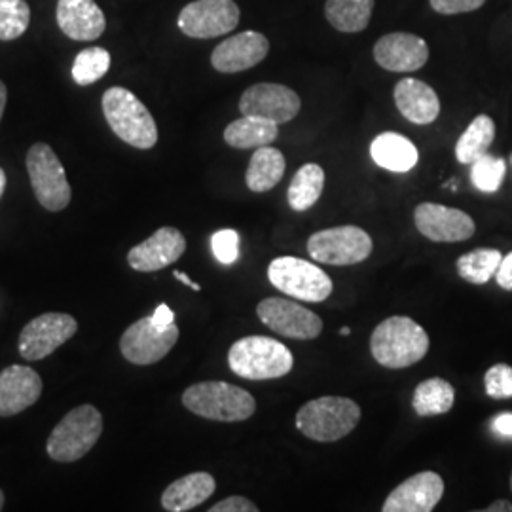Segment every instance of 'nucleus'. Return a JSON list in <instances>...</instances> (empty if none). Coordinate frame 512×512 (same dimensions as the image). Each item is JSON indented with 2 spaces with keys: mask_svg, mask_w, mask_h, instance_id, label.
<instances>
[{
  "mask_svg": "<svg viewBox=\"0 0 512 512\" xmlns=\"http://www.w3.org/2000/svg\"><path fill=\"white\" fill-rule=\"evenodd\" d=\"M429 336L420 325L403 315L382 321L370 336V351L378 365L391 370L420 363L429 351Z\"/></svg>",
  "mask_w": 512,
  "mask_h": 512,
  "instance_id": "nucleus-1",
  "label": "nucleus"
},
{
  "mask_svg": "<svg viewBox=\"0 0 512 512\" xmlns=\"http://www.w3.org/2000/svg\"><path fill=\"white\" fill-rule=\"evenodd\" d=\"M230 370L245 380L262 382L287 376L294 366L291 349L268 336H245L228 351Z\"/></svg>",
  "mask_w": 512,
  "mask_h": 512,
  "instance_id": "nucleus-2",
  "label": "nucleus"
},
{
  "mask_svg": "<svg viewBox=\"0 0 512 512\" xmlns=\"http://www.w3.org/2000/svg\"><path fill=\"white\" fill-rule=\"evenodd\" d=\"M105 118L116 137L139 150H150L158 143V126L150 110L135 93L126 88H109L101 99Z\"/></svg>",
  "mask_w": 512,
  "mask_h": 512,
  "instance_id": "nucleus-3",
  "label": "nucleus"
},
{
  "mask_svg": "<svg viewBox=\"0 0 512 512\" xmlns=\"http://www.w3.org/2000/svg\"><path fill=\"white\" fill-rule=\"evenodd\" d=\"M361 420V408L348 397H319L296 414V429L315 442H336L348 437Z\"/></svg>",
  "mask_w": 512,
  "mask_h": 512,
  "instance_id": "nucleus-4",
  "label": "nucleus"
},
{
  "mask_svg": "<svg viewBox=\"0 0 512 512\" xmlns=\"http://www.w3.org/2000/svg\"><path fill=\"white\" fill-rule=\"evenodd\" d=\"M183 404L200 418L226 423L249 420L256 410L255 397L249 391L226 382L190 385L183 393Z\"/></svg>",
  "mask_w": 512,
  "mask_h": 512,
  "instance_id": "nucleus-5",
  "label": "nucleus"
},
{
  "mask_svg": "<svg viewBox=\"0 0 512 512\" xmlns=\"http://www.w3.org/2000/svg\"><path fill=\"white\" fill-rule=\"evenodd\" d=\"M103 433V416L92 404H82L59 421L48 439V456L59 463H74L90 454Z\"/></svg>",
  "mask_w": 512,
  "mask_h": 512,
  "instance_id": "nucleus-6",
  "label": "nucleus"
},
{
  "mask_svg": "<svg viewBox=\"0 0 512 512\" xmlns=\"http://www.w3.org/2000/svg\"><path fill=\"white\" fill-rule=\"evenodd\" d=\"M268 279L277 291L311 304L325 302L334 289L327 272L296 256L274 258L268 266Z\"/></svg>",
  "mask_w": 512,
  "mask_h": 512,
  "instance_id": "nucleus-7",
  "label": "nucleus"
},
{
  "mask_svg": "<svg viewBox=\"0 0 512 512\" xmlns=\"http://www.w3.org/2000/svg\"><path fill=\"white\" fill-rule=\"evenodd\" d=\"M25 162L38 203L52 213L63 211L71 203L73 192L54 148L37 143L29 148Z\"/></svg>",
  "mask_w": 512,
  "mask_h": 512,
  "instance_id": "nucleus-8",
  "label": "nucleus"
},
{
  "mask_svg": "<svg viewBox=\"0 0 512 512\" xmlns=\"http://www.w3.org/2000/svg\"><path fill=\"white\" fill-rule=\"evenodd\" d=\"M372 238L359 226H336L315 232L308 239V253L315 262L330 266H351L372 253Z\"/></svg>",
  "mask_w": 512,
  "mask_h": 512,
  "instance_id": "nucleus-9",
  "label": "nucleus"
},
{
  "mask_svg": "<svg viewBox=\"0 0 512 512\" xmlns=\"http://www.w3.org/2000/svg\"><path fill=\"white\" fill-rule=\"evenodd\" d=\"M78 323L69 313H42L29 321L19 334V355L25 361H40L69 342Z\"/></svg>",
  "mask_w": 512,
  "mask_h": 512,
  "instance_id": "nucleus-10",
  "label": "nucleus"
},
{
  "mask_svg": "<svg viewBox=\"0 0 512 512\" xmlns=\"http://www.w3.org/2000/svg\"><path fill=\"white\" fill-rule=\"evenodd\" d=\"M179 340V327H158L150 317L133 323L120 338V351L129 363L139 366L154 365L175 348Z\"/></svg>",
  "mask_w": 512,
  "mask_h": 512,
  "instance_id": "nucleus-11",
  "label": "nucleus"
},
{
  "mask_svg": "<svg viewBox=\"0 0 512 512\" xmlns=\"http://www.w3.org/2000/svg\"><path fill=\"white\" fill-rule=\"evenodd\" d=\"M256 315L275 334L294 340H313L321 334L323 321L313 311L287 298H266L256 306Z\"/></svg>",
  "mask_w": 512,
  "mask_h": 512,
  "instance_id": "nucleus-12",
  "label": "nucleus"
},
{
  "mask_svg": "<svg viewBox=\"0 0 512 512\" xmlns=\"http://www.w3.org/2000/svg\"><path fill=\"white\" fill-rule=\"evenodd\" d=\"M239 8L234 0H194L179 16V29L190 38L222 37L239 23Z\"/></svg>",
  "mask_w": 512,
  "mask_h": 512,
  "instance_id": "nucleus-13",
  "label": "nucleus"
},
{
  "mask_svg": "<svg viewBox=\"0 0 512 512\" xmlns=\"http://www.w3.org/2000/svg\"><path fill=\"white\" fill-rule=\"evenodd\" d=\"M302 101L298 93L274 82H260L247 88L239 99V110L243 116H258L264 120L287 124L298 116Z\"/></svg>",
  "mask_w": 512,
  "mask_h": 512,
  "instance_id": "nucleus-14",
  "label": "nucleus"
},
{
  "mask_svg": "<svg viewBox=\"0 0 512 512\" xmlns=\"http://www.w3.org/2000/svg\"><path fill=\"white\" fill-rule=\"evenodd\" d=\"M414 222L423 238L437 243L467 241L476 232L473 217L440 203H420L414 211Z\"/></svg>",
  "mask_w": 512,
  "mask_h": 512,
  "instance_id": "nucleus-15",
  "label": "nucleus"
},
{
  "mask_svg": "<svg viewBox=\"0 0 512 512\" xmlns=\"http://www.w3.org/2000/svg\"><path fill=\"white\" fill-rule=\"evenodd\" d=\"M186 251V239L177 228L164 226L128 253V264L135 272H158L177 262Z\"/></svg>",
  "mask_w": 512,
  "mask_h": 512,
  "instance_id": "nucleus-16",
  "label": "nucleus"
},
{
  "mask_svg": "<svg viewBox=\"0 0 512 512\" xmlns=\"http://www.w3.org/2000/svg\"><path fill=\"white\" fill-rule=\"evenodd\" d=\"M268 52H270L268 38L256 31H243L239 35L220 42L211 54V65L219 73H241L262 63Z\"/></svg>",
  "mask_w": 512,
  "mask_h": 512,
  "instance_id": "nucleus-17",
  "label": "nucleus"
},
{
  "mask_svg": "<svg viewBox=\"0 0 512 512\" xmlns=\"http://www.w3.org/2000/svg\"><path fill=\"white\" fill-rule=\"evenodd\" d=\"M444 495L439 473L423 471L399 484L385 499L384 512H431Z\"/></svg>",
  "mask_w": 512,
  "mask_h": 512,
  "instance_id": "nucleus-18",
  "label": "nucleus"
},
{
  "mask_svg": "<svg viewBox=\"0 0 512 512\" xmlns=\"http://www.w3.org/2000/svg\"><path fill=\"white\" fill-rule=\"evenodd\" d=\"M376 63L391 73H414L429 61V46L412 33H389L374 46Z\"/></svg>",
  "mask_w": 512,
  "mask_h": 512,
  "instance_id": "nucleus-19",
  "label": "nucleus"
},
{
  "mask_svg": "<svg viewBox=\"0 0 512 512\" xmlns=\"http://www.w3.org/2000/svg\"><path fill=\"white\" fill-rule=\"evenodd\" d=\"M42 395V378L29 366L12 365L0 372V418L21 414Z\"/></svg>",
  "mask_w": 512,
  "mask_h": 512,
  "instance_id": "nucleus-20",
  "label": "nucleus"
},
{
  "mask_svg": "<svg viewBox=\"0 0 512 512\" xmlns=\"http://www.w3.org/2000/svg\"><path fill=\"white\" fill-rule=\"evenodd\" d=\"M59 29L78 42L97 40L107 29V19L95 0H57Z\"/></svg>",
  "mask_w": 512,
  "mask_h": 512,
  "instance_id": "nucleus-21",
  "label": "nucleus"
},
{
  "mask_svg": "<svg viewBox=\"0 0 512 512\" xmlns=\"http://www.w3.org/2000/svg\"><path fill=\"white\" fill-rule=\"evenodd\" d=\"M395 105L404 118L412 124H433L440 114V99L437 92L418 78H403L395 86Z\"/></svg>",
  "mask_w": 512,
  "mask_h": 512,
  "instance_id": "nucleus-22",
  "label": "nucleus"
},
{
  "mask_svg": "<svg viewBox=\"0 0 512 512\" xmlns=\"http://www.w3.org/2000/svg\"><path fill=\"white\" fill-rule=\"evenodd\" d=\"M217 490V482L209 473H190L173 484L162 494V507L169 512H186L200 507Z\"/></svg>",
  "mask_w": 512,
  "mask_h": 512,
  "instance_id": "nucleus-23",
  "label": "nucleus"
},
{
  "mask_svg": "<svg viewBox=\"0 0 512 512\" xmlns=\"http://www.w3.org/2000/svg\"><path fill=\"white\" fill-rule=\"evenodd\" d=\"M370 156L376 165L393 173H408L418 164V148L401 133L385 131L370 145Z\"/></svg>",
  "mask_w": 512,
  "mask_h": 512,
  "instance_id": "nucleus-24",
  "label": "nucleus"
},
{
  "mask_svg": "<svg viewBox=\"0 0 512 512\" xmlns=\"http://www.w3.org/2000/svg\"><path fill=\"white\" fill-rule=\"evenodd\" d=\"M279 135L275 122L258 118V116H241L224 129L226 145L238 150L268 147Z\"/></svg>",
  "mask_w": 512,
  "mask_h": 512,
  "instance_id": "nucleus-25",
  "label": "nucleus"
},
{
  "mask_svg": "<svg viewBox=\"0 0 512 512\" xmlns=\"http://www.w3.org/2000/svg\"><path fill=\"white\" fill-rule=\"evenodd\" d=\"M285 156L281 150L268 147L256 148L249 167H247V175H245V181L249 190L253 192H268L272 190L274 186L281 183L283 175H285Z\"/></svg>",
  "mask_w": 512,
  "mask_h": 512,
  "instance_id": "nucleus-26",
  "label": "nucleus"
},
{
  "mask_svg": "<svg viewBox=\"0 0 512 512\" xmlns=\"http://www.w3.org/2000/svg\"><path fill=\"white\" fill-rule=\"evenodd\" d=\"M325 188V171L317 164L302 165L287 190V200L296 213H304L319 202Z\"/></svg>",
  "mask_w": 512,
  "mask_h": 512,
  "instance_id": "nucleus-27",
  "label": "nucleus"
},
{
  "mask_svg": "<svg viewBox=\"0 0 512 512\" xmlns=\"http://www.w3.org/2000/svg\"><path fill=\"white\" fill-rule=\"evenodd\" d=\"M374 0H327L325 16L340 33H361L372 18Z\"/></svg>",
  "mask_w": 512,
  "mask_h": 512,
  "instance_id": "nucleus-28",
  "label": "nucleus"
},
{
  "mask_svg": "<svg viewBox=\"0 0 512 512\" xmlns=\"http://www.w3.org/2000/svg\"><path fill=\"white\" fill-rule=\"evenodd\" d=\"M454 401H456L454 385L442 378H429L416 387L412 395V408L421 418L442 416L452 410Z\"/></svg>",
  "mask_w": 512,
  "mask_h": 512,
  "instance_id": "nucleus-29",
  "label": "nucleus"
},
{
  "mask_svg": "<svg viewBox=\"0 0 512 512\" xmlns=\"http://www.w3.org/2000/svg\"><path fill=\"white\" fill-rule=\"evenodd\" d=\"M494 139V120L488 114H478L458 139L456 158H458L459 164L471 165L478 158H482L484 154H488Z\"/></svg>",
  "mask_w": 512,
  "mask_h": 512,
  "instance_id": "nucleus-30",
  "label": "nucleus"
},
{
  "mask_svg": "<svg viewBox=\"0 0 512 512\" xmlns=\"http://www.w3.org/2000/svg\"><path fill=\"white\" fill-rule=\"evenodd\" d=\"M501 260L503 255L497 249H476L459 256L456 266L461 279L473 285H484L495 277Z\"/></svg>",
  "mask_w": 512,
  "mask_h": 512,
  "instance_id": "nucleus-31",
  "label": "nucleus"
},
{
  "mask_svg": "<svg viewBox=\"0 0 512 512\" xmlns=\"http://www.w3.org/2000/svg\"><path fill=\"white\" fill-rule=\"evenodd\" d=\"M110 54L105 48H86L74 57L73 78L78 86H90L109 73Z\"/></svg>",
  "mask_w": 512,
  "mask_h": 512,
  "instance_id": "nucleus-32",
  "label": "nucleus"
},
{
  "mask_svg": "<svg viewBox=\"0 0 512 512\" xmlns=\"http://www.w3.org/2000/svg\"><path fill=\"white\" fill-rule=\"evenodd\" d=\"M31 23L27 0H0V40L10 42L21 37Z\"/></svg>",
  "mask_w": 512,
  "mask_h": 512,
  "instance_id": "nucleus-33",
  "label": "nucleus"
},
{
  "mask_svg": "<svg viewBox=\"0 0 512 512\" xmlns=\"http://www.w3.org/2000/svg\"><path fill=\"white\" fill-rule=\"evenodd\" d=\"M471 165H473L471 167V181L480 192L494 194L501 188V183H503L505 173H507L505 160L495 158L490 154H484L482 158H478Z\"/></svg>",
  "mask_w": 512,
  "mask_h": 512,
  "instance_id": "nucleus-34",
  "label": "nucleus"
},
{
  "mask_svg": "<svg viewBox=\"0 0 512 512\" xmlns=\"http://www.w3.org/2000/svg\"><path fill=\"white\" fill-rule=\"evenodd\" d=\"M484 387L488 397H492L495 401L512 399V366L499 363L488 368L484 376Z\"/></svg>",
  "mask_w": 512,
  "mask_h": 512,
  "instance_id": "nucleus-35",
  "label": "nucleus"
},
{
  "mask_svg": "<svg viewBox=\"0 0 512 512\" xmlns=\"http://www.w3.org/2000/svg\"><path fill=\"white\" fill-rule=\"evenodd\" d=\"M213 255L220 264L230 266L239 258V234L236 230H219L211 238Z\"/></svg>",
  "mask_w": 512,
  "mask_h": 512,
  "instance_id": "nucleus-36",
  "label": "nucleus"
},
{
  "mask_svg": "<svg viewBox=\"0 0 512 512\" xmlns=\"http://www.w3.org/2000/svg\"><path fill=\"white\" fill-rule=\"evenodd\" d=\"M431 8L440 16H458L475 12L480 6H484L486 0H429Z\"/></svg>",
  "mask_w": 512,
  "mask_h": 512,
  "instance_id": "nucleus-37",
  "label": "nucleus"
},
{
  "mask_svg": "<svg viewBox=\"0 0 512 512\" xmlns=\"http://www.w3.org/2000/svg\"><path fill=\"white\" fill-rule=\"evenodd\" d=\"M209 512H258V507L251 499L241 497V495H232L213 505Z\"/></svg>",
  "mask_w": 512,
  "mask_h": 512,
  "instance_id": "nucleus-38",
  "label": "nucleus"
},
{
  "mask_svg": "<svg viewBox=\"0 0 512 512\" xmlns=\"http://www.w3.org/2000/svg\"><path fill=\"white\" fill-rule=\"evenodd\" d=\"M495 281L503 291H512V251L509 255L503 256L495 274Z\"/></svg>",
  "mask_w": 512,
  "mask_h": 512,
  "instance_id": "nucleus-39",
  "label": "nucleus"
},
{
  "mask_svg": "<svg viewBox=\"0 0 512 512\" xmlns=\"http://www.w3.org/2000/svg\"><path fill=\"white\" fill-rule=\"evenodd\" d=\"M492 429L501 439H512V412H501L492 420Z\"/></svg>",
  "mask_w": 512,
  "mask_h": 512,
  "instance_id": "nucleus-40",
  "label": "nucleus"
},
{
  "mask_svg": "<svg viewBox=\"0 0 512 512\" xmlns=\"http://www.w3.org/2000/svg\"><path fill=\"white\" fill-rule=\"evenodd\" d=\"M152 323L158 325V327H169L175 323V313L171 311V308L167 304H160L156 311L150 315Z\"/></svg>",
  "mask_w": 512,
  "mask_h": 512,
  "instance_id": "nucleus-41",
  "label": "nucleus"
},
{
  "mask_svg": "<svg viewBox=\"0 0 512 512\" xmlns=\"http://www.w3.org/2000/svg\"><path fill=\"white\" fill-rule=\"evenodd\" d=\"M484 512H512V503L507 499H497L492 505H488Z\"/></svg>",
  "mask_w": 512,
  "mask_h": 512,
  "instance_id": "nucleus-42",
  "label": "nucleus"
},
{
  "mask_svg": "<svg viewBox=\"0 0 512 512\" xmlns=\"http://www.w3.org/2000/svg\"><path fill=\"white\" fill-rule=\"evenodd\" d=\"M173 277H177L179 281H183L184 285H188L192 291H198V293L202 291V287H200L198 283H194V281H192L188 275L183 274V272H173Z\"/></svg>",
  "mask_w": 512,
  "mask_h": 512,
  "instance_id": "nucleus-43",
  "label": "nucleus"
},
{
  "mask_svg": "<svg viewBox=\"0 0 512 512\" xmlns=\"http://www.w3.org/2000/svg\"><path fill=\"white\" fill-rule=\"evenodd\" d=\"M6 99H8V90H6L4 82L0 80V120H2V114H4V109H6Z\"/></svg>",
  "mask_w": 512,
  "mask_h": 512,
  "instance_id": "nucleus-44",
  "label": "nucleus"
},
{
  "mask_svg": "<svg viewBox=\"0 0 512 512\" xmlns=\"http://www.w3.org/2000/svg\"><path fill=\"white\" fill-rule=\"evenodd\" d=\"M4 190H6V173H4V169L0 167V198H2Z\"/></svg>",
  "mask_w": 512,
  "mask_h": 512,
  "instance_id": "nucleus-45",
  "label": "nucleus"
},
{
  "mask_svg": "<svg viewBox=\"0 0 512 512\" xmlns=\"http://www.w3.org/2000/svg\"><path fill=\"white\" fill-rule=\"evenodd\" d=\"M340 334H342V336H348V334H351V329H348V327H342V329H340Z\"/></svg>",
  "mask_w": 512,
  "mask_h": 512,
  "instance_id": "nucleus-46",
  "label": "nucleus"
},
{
  "mask_svg": "<svg viewBox=\"0 0 512 512\" xmlns=\"http://www.w3.org/2000/svg\"><path fill=\"white\" fill-rule=\"evenodd\" d=\"M2 507H4V494H2V490H0V511H2Z\"/></svg>",
  "mask_w": 512,
  "mask_h": 512,
  "instance_id": "nucleus-47",
  "label": "nucleus"
},
{
  "mask_svg": "<svg viewBox=\"0 0 512 512\" xmlns=\"http://www.w3.org/2000/svg\"><path fill=\"white\" fill-rule=\"evenodd\" d=\"M511 492H512V475H511Z\"/></svg>",
  "mask_w": 512,
  "mask_h": 512,
  "instance_id": "nucleus-48",
  "label": "nucleus"
}]
</instances>
